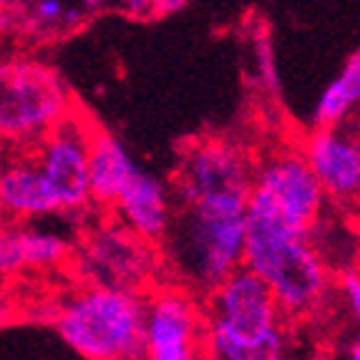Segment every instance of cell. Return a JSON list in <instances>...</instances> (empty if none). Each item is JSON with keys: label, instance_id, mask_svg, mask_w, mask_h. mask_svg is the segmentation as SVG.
<instances>
[{"label": "cell", "instance_id": "30bf717a", "mask_svg": "<svg viewBox=\"0 0 360 360\" xmlns=\"http://www.w3.org/2000/svg\"><path fill=\"white\" fill-rule=\"evenodd\" d=\"M114 3L96 0H13L0 3V36L23 46H51L89 25Z\"/></svg>", "mask_w": 360, "mask_h": 360}, {"label": "cell", "instance_id": "9a60e30c", "mask_svg": "<svg viewBox=\"0 0 360 360\" xmlns=\"http://www.w3.org/2000/svg\"><path fill=\"white\" fill-rule=\"evenodd\" d=\"M139 167L121 144L119 136L106 131L103 127H94L91 134V159H89V181H91V207L111 214L129 186L136 176Z\"/></svg>", "mask_w": 360, "mask_h": 360}, {"label": "cell", "instance_id": "ffe728a7", "mask_svg": "<svg viewBox=\"0 0 360 360\" xmlns=\"http://www.w3.org/2000/svg\"><path fill=\"white\" fill-rule=\"evenodd\" d=\"M348 360H360V342H355V348H353V350H350Z\"/></svg>", "mask_w": 360, "mask_h": 360}, {"label": "cell", "instance_id": "6da1fadb", "mask_svg": "<svg viewBox=\"0 0 360 360\" xmlns=\"http://www.w3.org/2000/svg\"><path fill=\"white\" fill-rule=\"evenodd\" d=\"M247 205L250 197L174 202V219L159 247L172 283L205 297L245 267Z\"/></svg>", "mask_w": 360, "mask_h": 360}, {"label": "cell", "instance_id": "9c48e42d", "mask_svg": "<svg viewBox=\"0 0 360 360\" xmlns=\"http://www.w3.org/2000/svg\"><path fill=\"white\" fill-rule=\"evenodd\" d=\"M252 192L292 227L305 232H315L328 199L300 149H277L259 159L255 164Z\"/></svg>", "mask_w": 360, "mask_h": 360}, {"label": "cell", "instance_id": "8992f818", "mask_svg": "<svg viewBox=\"0 0 360 360\" xmlns=\"http://www.w3.org/2000/svg\"><path fill=\"white\" fill-rule=\"evenodd\" d=\"M68 267L81 285L127 290L136 295H149L159 288V275L164 272L159 247L129 232L114 217H106L98 227L78 240Z\"/></svg>", "mask_w": 360, "mask_h": 360}, {"label": "cell", "instance_id": "3957f363", "mask_svg": "<svg viewBox=\"0 0 360 360\" xmlns=\"http://www.w3.org/2000/svg\"><path fill=\"white\" fill-rule=\"evenodd\" d=\"M207 360H290L288 320L270 288L247 267L202 297Z\"/></svg>", "mask_w": 360, "mask_h": 360}, {"label": "cell", "instance_id": "8fae6325", "mask_svg": "<svg viewBox=\"0 0 360 360\" xmlns=\"http://www.w3.org/2000/svg\"><path fill=\"white\" fill-rule=\"evenodd\" d=\"M78 240L38 222H0V280L68 267Z\"/></svg>", "mask_w": 360, "mask_h": 360}, {"label": "cell", "instance_id": "7a4b0ae2", "mask_svg": "<svg viewBox=\"0 0 360 360\" xmlns=\"http://www.w3.org/2000/svg\"><path fill=\"white\" fill-rule=\"evenodd\" d=\"M245 267L270 288L285 320L310 318L330 295V267L312 232L292 227L255 192L247 205Z\"/></svg>", "mask_w": 360, "mask_h": 360}, {"label": "cell", "instance_id": "277c9868", "mask_svg": "<svg viewBox=\"0 0 360 360\" xmlns=\"http://www.w3.org/2000/svg\"><path fill=\"white\" fill-rule=\"evenodd\" d=\"M146 295L78 285L51 310V323L84 360H144Z\"/></svg>", "mask_w": 360, "mask_h": 360}, {"label": "cell", "instance_id": "52a82bcc", "mask_svg": "<svg viewBox=\"0 0 360 360\" xmlns=\"http://www.w3.org/2000/svg\"><path fill=\"white\" fill-rule=\"evenodd\" d=\"M144 360H207L202 297L174 283H162L146 295Z\"/></svg>", "mask_w": 360, "mask_h": 360}, {"label": "cell", "instance_id": "4fadbf2b", "mask_svg": "<svg viewBox=\"0 0 360 360\" xmlns=\"http://www.w3.org/2000/svg\"><path fill=\"white\" fill-rule=\"evenodd\" d=\"M108 217L149 245L162 247L174 219V194L162 179L139 169Z\"/></svg>", "mask_w": 360, "mask_h": 360}, {"label": "cell", "instance_id": "d6986e66", "mask_svg": "<svg viewBox=\"0 0 360 360\" xmlns=\"http://www.w3.org/2000/svg\"><path fill=\"white\" fill-rule=\"evenodd\" d=\"M13 318H15V302L0 290V328H6L8 323H13Z\"/></svg>", "mask_w": 360, "mask_h": 360}, {"label": "cell", "instance_id": "5b68a950", "mask_svg": "<svg viewBox=\"0 0 360 360\" xmlns=\"http://www.w3.org/2000/svg\"><path fill=\"white\" fill-rule=\"evenodd\" d=\"M81 111L68 81L33 56L0 58V144L28 151Z\"/></svg>", "mask_w": 360, "mask_h": 360}, {"label": "cell", "instance_id": "e0dca14e", "mask_svg": "<svg viewBox=\"0 0 360 360\" xmlns=\"http://www.w3.org/2000/svg\"><path fill=\"white\" fill-rule=\"evenodd\" d=\"M252 49H255V60H257L259 84L270 91V94H277L280 81H277V68H275V56H272L270 33L264 30V25H257V28L252 30Z\"/></svg>", "mask_w": 360, "mask_h": 360}, {"label": "cell", "instance_id": "ba28073f", "mask_svg": "<svg viewBox=\"0 0 360 360\" xmlns=\"http://www.w3.org/2000/svg\"><path fill=\"white\" fill-rule=\"evenodd\" d=\"M94 127L96 121L78 111L63 127L43 139L41 144L28 149L53 194L60 217L81 214L91 207L89 159Z\"/></svg>", "mask_w": 360, "mask_h": 360}, {"label": "cell", "instance_id": "5bb4252c", "mask_svg": "<svg viewBox=\"0 0 360 360\" xmlns=\"http://www.w3.org/2000/svg\"><path fill=\"white\" fill-rule=\"evenodd\" d=\"M0 217H6V222L20 224L60 217L30 151H20L0 164Z\"/></svg>", "mask_w": 360, "mask_h": 360}, {"label": "cell", "instance_id": "ac0fdd59", "mask_svg": "<svg viewBox=\"0 0 360 360\" xmlns=\"http://www.w3.org/2000/svg\"><path fill=\"white\" fill-rule=\"evenodd\" d=\"M342 295L350 305L355 323H358V342H360V277L358 275H345L342 277Z\"/></svg>", "mask_w": 360, "mask_h": 360}, {"label": "cell", "instance_id": "7c38bea8", "mask_svg": "<svg viewBox=\"0 0 360 360\" xmlns=\"http://www.w3.org/2000/svg\"><path fill=\"white\" fill-rule=\"evenodd\" d=\"M312 174L333 202H360V136L335 129H312L300 146Z\"/></svg>", "mask_w": 360, "mask_h": 360}, {"label": "cell", "instance_id": "2e32d148", "mask_svg": "<svg viewBox=\"0 0 360 360\" xmlns=\"http://www.w3.org/2000/svg\"><path fill=\"white\" fill-rule=\"evenodd\" d=\"M360 106V49L345 60L328 89L320 94L315 111H312V127L335 129L342 127L348 116Z\"/></svg>", "mask_w": 360, "mask_h": 360}]
</instances>
